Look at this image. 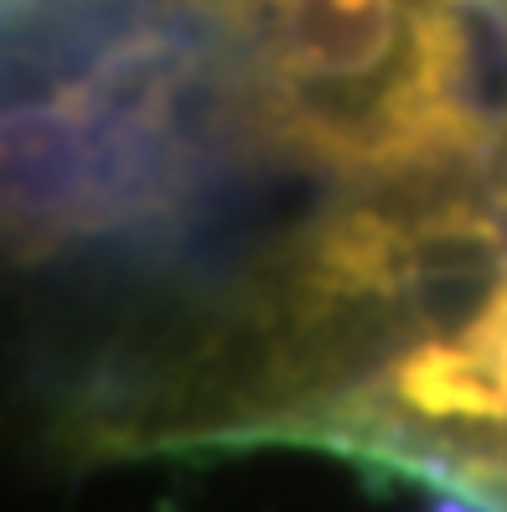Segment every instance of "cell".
Wrapping results in <instances>:
<instances>
[{"instance_id":"6da1fadb","label":"cell","mask_w":507,"mask_h":512,"mask_svg":"<svg viewBox=\"0 0 507 512\" xmlns=\"http://www.w3.org/2000/svg\"><path fill=\"white\" fill-rule=\"evenodd\" d=\"M301 445L507 512V176L409 202L233 388L223 450Z\"/></svg>"},{"instance_id":"7a4b0ae2","label":"cell","mask_w":507,"mask_h":512,"mask_svg":"<svg viewBox=\"0 0 507 512\" xmlns=\"http://www.w3.org/2000/svg\"><path fill=\"white\" fill-rule=\"evenodd\" d=\"M228 156L207 42L140 21L0 109V259L156 254L202 223Z\"/></svg>"},{"instance_id":"3957f363","label":"cell","mask_w":507,"mask_h":512,"mask_svg":"<svg viewBox=\"0 0 507 512\" xmlns=\"http://www.w3.org/2000/svg\"><path fill=\"white\" fill-rule=\"evenodd\" d=\"M192 21H202V26H213L218 37H228V32H238V26H249L259 11H270V6H280V0H176Z\"/></svg>"}]
</instances>
